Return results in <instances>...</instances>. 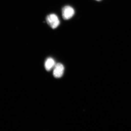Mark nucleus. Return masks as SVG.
<instances>
[{
    "label": "nucleus",
    "mask_w": 131,
    "mask_h": 131,
    "mask_svg": "<svg viewBox=\"0 0 131 131\" xmlns=\"http://www.w3.org/2000/svg\"><path fill=\"white\" fill-rule=\"evenodd\" d=\"M55 64V61L53 59L49 58L47 59L45 63V67L46 70L49 71L51 69Z\"/></svg>",
    "instance_id": "nucleus-4"
},
{
    "label": "nucleus",
    "mask_w": 131,
    "mask_h": 131,
    "mask_svg": "<svg viewBox=\"0 0 131 131\" xmlns=\"http://www.w3.org/2000/svg\"><path fill=\"white\" fill-rule=\"evenodd\" d=\"M46 20L47 24L52 29L57 28L60 24V21L58 17L56 15L53 14L47 16Z\"/></svg>",
    "instance_id": "nucleus-1"
},
{
    "label": "nucleus",
    "mask_w": 131,
    "mask_h": 131,
    "mask_svg": "<svg viewBox=\"0 0 131 131\" xmlns=\"http://www.w3.org/2000/svg\"><path fill=\"white\" fill-rule=\"evenodd\" d=\"M96 1H101V0H96Z\"/></svg>",
    "instance_id": "nucleus-5"
},
{
    "label": "nucleus",
    "mask_w": 131,
    "mask_h": 131,
    "mask_svg": "<svg viewBox=\"0 0 131 131\" xmlns=\"http://www.w3.org/2000/svg\"><path fill=\"white\" fill-rule=\"evenodd\" d=\"M64 71V67L62 64L58 63L57 64L55 67L53 75L56 78H60L62 76Z\"/></svg>",
    "instance_id": "nucleus-3"
},
{
    "label": "nucleus",
    "mask_w": 131,
    "mask_h": 131,
    "mask_svg": "<svg viewBox=\"0 0 131 131\" xmlns=\"http://www.w3.org/2000/svg\"><path fill=\"white\" fill-rule=\"evenodd\" d=\"M74 13V10L70 6H65L62 9V15L64 20H68L71 18Z\"/></svg>",
    "instance_id": "nucleus-2"
}]
</instances>
